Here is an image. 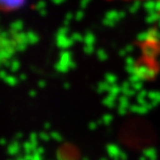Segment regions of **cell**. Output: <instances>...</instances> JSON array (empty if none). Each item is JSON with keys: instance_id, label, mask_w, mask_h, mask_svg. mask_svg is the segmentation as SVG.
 Returning <instances> with one entry per match:
<instances>
[{"instance_id": "6da1fadb", "label": "cell", "mask_w": 160, "mask_h": 160, "mask_svg": "<svg viewBox=\"0 0 160 160\" xmlns=\"http://www.w3.org/2000/svg\"><path fill=\"white\" fill-rule=\"evenodd\" d=\"M24 27V24L22 21H20V20H18V21H15L12 22L11 24V31H13V32H21L22 29Z\"/></svg>"}, {"instance_id": "7a4b0ae2", "label": "cell", "mask_w": 160, "mask_h": 160, "mask_svg": "<svg viewBox=\"0 0 160 160\" xmlns=\"http://www.w3.org/2000/svg\"><path fill=\"white\" fill-rule=\"evenodd\" d=\"M27 37H28V42L30 45H33V43L37 42V40H38V36H37L36 33H34L33 31L27 32Z\"/></svg>"}, {"instance_id": "3957f363", "label": "cell", "mask_w": 160, "mask_h": 160, "mask_svg": "<svg viewBox=\"0 0 160 160\" xmlns=\"http://www.w3.org/2000/svg\"><path fill=\"white\" fill-rule=\"evenodd\" d=\"M4 81L9 85V86H15V85H17V83H18V79L12 76H8L5 78Z\"/></svg>"}, {"instance_id": "277c9868", "label": "cell", "mask_w": 160, "mask_h": 160, "mask_svg": "<svg viewBox=\"0 0 160 160\" xmlns=\"http://www.w3.org/2000/svg\"><path fill=\"white\" fill-rule=\"evenodd\" d=\"M9 67H11V70L12 72H16V71H18L20 69V62L18 60H12Z\"/></svg>"}, {"instance_id": "5b68a950", "label": "cell", "mask_w": 160, "mask_h": 160, "mask_svg": "<svg viewBox=\"0 0 160 160\" xmlns=\"http://www.w3.org/2000/svg\"><path fill=\"white\" fill-rule=\"evenodd\" d=\"M27 45L28 43H23V42H17L16 43V51H19V52H22V51H25Z\"/></svg>"}, {"instance_id": "8992f818", "label": "cell", "mask_w": 160, "mask_h": 160, "mask_svg": "<svg viewBox=\"0 0 160 160\" xmlns=\"http://www.w3.org/2000/svg\"><path fill=\"white\" fill-rule=\"evenodd\" d=\"M110 1H121V2H131V1H155L160 3V0H110Z\"/></svg>"}, {"instance_id": "52a82bcc", "label": "cell", "mask_w": 160, "mask_h": 160, "mask_svg": "<svg viewBox=\"0 0 160 160\" xmlns=\"http://www.w3.org/2000/svg\"><path fill=\"white\" fill-rule=\"evenodd\" d=\"M35 8H37V9H42V8H45V2L43 1H39V2H37L36 3V5H35Z\"/></svg>"}, {"instance_id": "ba28073f", "label": "cell", "mask_w": 160, "mask_h": 160, "mask_svg": "<svg viewBox=\"0 0 160 160\" xmlns=\"http://www.w3.org/2000/svg\"><path fill=\"white\" fill-rule=\"evenodd\" d=\"M8 76V74L6 73L5 70H0V79H1V80H5V78Z\"/></svg>"}, {"instance_id": "9c48e42d", "label": "cell", "mask_w": 160, "mask_h": 160, "mask_svg": "<svg viewBox=\"0 0 160 160\" xmlns=\"http://www.w3.org/2000/svg\"><path fill=\"white\" fill-rule=\"evenodd\" d=\"M20 79H21L22 81L26 80V74H21V76H20Z\"/></svg>"}]
</instances>
